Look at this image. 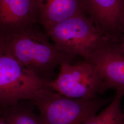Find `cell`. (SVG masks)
<instances>
[{
    "label": "cell",
    "mask_w": 124,
    "mask_h": 124,
    "mask_svg": "<svg viewBox=\"0 0 124 124\" xmlns=\"http://www.w3.org/2000/svg\"><path fill=\"white\" fill-rule=\"evenodd\" d=\"M37 23L49 30L67 18L86 12L84 0H36Z\"/></svg>",
    "instance_id": "obj_9"
},
{
    "label": "cell",
    "mask_w": 124,
    "mask_h": 124,
    "mask_svg": "<svg viewBox=\"0 0 124 124\" xmlns=\"http://www.w3.org/2000/svg\"><path fill=\"white\" fill-rule=\"evenodd\" d=\"M123 115H124V108H123Z\"/></svg>",
    "instance_id": "obj_14"
},
{
    "label": "cell",
    "mask_w": 124,
    "mask_h": 124,
    "mask_svg": "<svg viewBox=\"0 0 124 124\" xmlns=\"http://www.w3.org/2000/svg\"><path fill=\"white\" fill-rule=\"evenodd\" d=\"M120 45L106 46L85 60L97 68L103 80L104 92L111 89L124 90V53Z\"/></svg>",
    "instance_id": "obj_7"
},
{
    "label": "cell",
    "mask_w": 124,
    "mask_h": 124,
    "mask_svg": "<svg viewBox=\"0 0 124 124\" xmlns=\"http://www.w3.org/2000/svg\"><path fill=\"white\" fill-rule=\"evenodd\" d=\"M110 100L72 98L45 88L37 91L29 101L40 112L43 124H83Z\"/></svg>",
    "instance_id": "obj_3"
},
{
    "label": "cell",
    "mask_w": 124,
    "mask_h": 124,
    "mask_svg": "<svg viewBox=\"0 0 124 124\" xmlns=\"http://www.w3.org/2000/svg\"><path fill=\"white\" fill-rule=\"evenodd\" d=\"M48 82L11 57L0 53V108L30 100L37 91L47 88Z\"/></svg>",
    "instance_id": "obj_5"
},
{
    "label": "cell",
    "mask_w": 124,
    "mask_h": 124,
    "mask_svg": "<svg viewBox=\"0 0 124 124\" xmlns=\"http://www.w3.org/2000/svg\"></svg>",
    "instance_id": "obj_15"
},
{
    "label": "cell",
    "mask_w": 124,
    "mask_h": 124,
    "mask_svg": "<svg viewBox=\"0 0 124 124\" xmlns=\"http://www.w3.org/2000/svg\"><path fill=\"white\" fill-rule=\"evenodd\" d=\"M55 80L47 83V88L63 96L75 99H94L104 92L103 80L93 63L86 60L75 64L64 62Z\"/></svg>",
    "instance_id": "obj_4"
},
{
    "label": "cell",
    "mask_w": 124,
    "mask_h": 124,
    "mask_svg": "<svg viewBox=\"0 0 124 124\" xmlns=\"http://www.w3.org/2000/svg\"><path fill=\"white\" fill-rule=\"evenodd\" d=\"M37 22L36 0H0V37L22 32Z\"/></svg>",
    "instance_id": "obj_6"
},
{
    "label": "cell",
    "mask_w": 124,
    "mask_h": 124,
    "mask_svg": "<svg viewBox=\"0 0 124 124\" xmlns=\"http://www.w3.org/2000/svg\"><path fill=\"white\" fill-rule=\"evenodd\" d=\"M45 33L59 50L84 60L102 48L120 44L117 38L104 33L85 13L58 23Z\"/></svg>",
    "instance_id": "obj_2"
},
{
    "label": "cell",
    "mask_w": 124,
    "mask_h": 124,
    "mask_svg": "<svg viewBox=\"0 0 124 124\" xmlns=\"http://www.w3.org/2000/svg\"><path fill=\"white\" fill-rule=\"evenodd\" d=\"M36 25L19 33L0 37V53L8 55L23 66L47 81L55 80V69L75 57L64 53Z\"/></svg>",
    "instance_id": "obj_1"
},
{
    "label": "cell",
    "mask_w": 124,
    "mask_h": 124,
    "mask_svg": "<svg viewBox=\"0 0 124 124\" xmlns=\"http://www.w3.org/2000/svg\"><path fill=\"white\" fill-rule=\"evenodd\" d=\"M0 124H8L0 116Z\"/></svg>",
    "instance_id": "obj_12"
},
{
    "label": "cell",
    "mask_w": 124,
    "mask_h": 124,
    "mask_svg": "<svg viewBox=\"0 0 124 124\" xmlns=\"http://www.w3.org/2000/svg\"><path fill=\"white\" fill-rule=\"evenodd\" d=\"M124 90H116L115 97L110 104L98 115H94L83 124H124V115L121 109V102Z\"/></svg>",
    "instance_id": "obj_11"
},
{
    "label": "cell",
    "mask_w": 124,
    "mask_h": 124,
    "mask_svg": "<svg viewBox=\"0 0 124 124\" xmlns=\"http://www.w3.org/2000/svg\"><path fill=\"white\" fill-rule=\"evenodd\" d=\"M120 48L121 49V50L124 53V39L120 45Z\"/></svg>",
    "instance_id": "obj_13"
},
{
    "label": "cell",
    "mask_w": 124,
    "mask_h": 124,
    "mask_svg": "<svg viewBox=\"0 0 124 124\" xmlns=\"http://www.w3.org/2000/svg\"><path fill=\"white\" fill-rule=\"evenodd\" d=\"M23 100L12 106L0 108V116L8 124H43L30 101Z\"/></svg>",
    "instance_id": "obj_10"
},
{
    "label": "cell",
    "mask_w": 124,
    "mask_h": 124,
    "mask_svg": "<svg viewBox=\"0 0 124 124\" xmlns=\"http://www.w3.org/2000/svg\"><path fill=\"white\" fill-rule=\"evenodd\" d=\"M86 12L107 35L117 38L124 31L123 0H84Z\"/></svg>",
    "instance_id": "obj_8"
}]
</instances>
